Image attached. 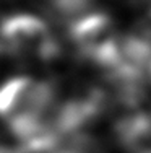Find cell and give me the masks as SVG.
<instances>
[{"label":"cell","instance_id":"cell-1","mask_svg":"<svg viewBox=\"0 0 151 153\" xmlns=\"http://www.w3.org/2000/svg\"><path fill=\"white\" fill-rule=\"evenodd\" d=\"M0 44L13 56L44 60L55 54L49 25L33 13H15L0 21Z\"/></svg>","mask_w":151,"mask_h":153},{"label":"cell","instance_id":"cell-2","mask_svg":"<svg viewBox=\"0 0 151 153\" xmlns=\"http://www.w3.org/2000/svg\"><path fill=\"white\" fill-rule=\"evenodd\" d=\"M71 39L80 52L101 64L112 65L119 42L114 33V23L104 13H91L81 18L71 28Z\"/></svg>","mask_w":151,"mask_h":153},{"label":"cell","instance_id":"cell-3","mask_svg":"<svg viewBox=\"0 0 151 153\" xmlns=\"http://www.w3.org/2000/svg\"><path fill=\"white\" fill-rule=\"evenodd\" d=\"M145 42L146 46H151V8L145 18Z\"/></svg>","mask_w":151,"mask_h":153},{"label":"cell","instance_id":"cell-4","mask_svg":"<svg viewBox=\"0 0 151 153\" xmlns=\"http://www.w3.org/2000/svg\"><path fill=\"white\" fill-rule=\"evenodd\" d=\"M52 153H80V152H77V150H57Z\"/></svg>","mask_w":151,"mask_h":153}]
</instances>
